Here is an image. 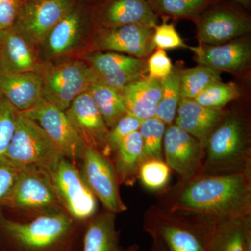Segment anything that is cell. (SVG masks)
Returning a JSON list of instances; mask_svg holds the SVG:
<instances>
[{"instance_id":"15","label":"cell","mask_w":251,"mask_h":251,"mask_svg":"<svg viewBox=\"0 0 251 251\" xmlns=\"http://www.w3.org/2000/svg\"><path fill=\"white\" fill-rule=\"evenodd\" d=\"M163 145L166 164L177 174L181 183L202 174L204 148L193 135L171 125L166 129Z\"/></svg>"},{"instance_id":"3","label":"cell","mask_w":251,"mask_h":251,"mask_svg":"<svg viewBox=\"0 0 251 251\" xmlns=\"http://www.w3.org/2000/svg\"><path fill=\"white\" fill-rule=\"evenodd\" d=\"M202 173H222L251 169L249 127L242 117H222L204 148Z\"/></svg>"},{"instance_id":"17","label":"cell","mask_w":251,"mask_h":251,"mask_svg":"<svg viewBox=\"0 0 251 251\" xmlns=\"http://www.w3.org/2000/svg\"><path fill=\"white\" fill-rule=\"evenodd\" d=\"M94 27H116L128 25H141L153 29L158 17L148 0H100L93 5Z\"/></svg>"},{"instance_id":"20","label":"cell","mask_w":251,"mask_h":251,"mask_svg":"<svg viewBox=\"0 0 251 251\" xmlns=\"http://www.w3.org/2000/svg\"><path fill=\"white\" fill-rule=\"evenodd\" d=\"M138 244L124 247L116 227V214L104 210L85 223L80 251H139Z\"/></svg>"},{"instance_id":"31","label":"cell","mask_w":251,"mask_h":251,"mask_svg":"<svg viewBox=\"0 0 251 251\" xmlns=\"http://www.w3.org/2000/svg\"><path fill=\"white\" fill-rule=\"evenodd\" d=\"M166 125L156 117L142 122L139 128L143 144V161L148 159H162L163 137Z\"/></svg>"},{"instance_id":"43","label":"cell","mask_w":251,"mask_h":251,"mask_svg":"<svg viewBox=\"0 0 251 251\" xmlns=\"http://www.w3.org/2000/svg\"><path fill=\"white\" fill-rule=\"evenodd\" d=\"M99 1H100V0H99Z\"/></svg>"},{"instance_id":"1","label":"cell","mask_w":251,"mask_h":251,"mask_svg":"<svg viewBox=\"0 0 251 251\" xmlns=\"http://www.w3.org/2000/svg\"><path fill=\"white\" fill-rule=\"evenodd\" d=\"M251 170L202 173L181 183L163 207L185 219L206 224L251 215Z\"/></svg>"},{"instance_id":"7","label":"cell","mask_w":251,"mask_h":251,"mask_svg":"<svg viewBox=\"0 0 251 251\" xmlns=\"http://www.w3.org/2000/svg\"><path fill=\"white\" fill-rule=\"evenodd\" d=\"M2 209L21 216L67 212L54 191L50 173L32 166H23Z\"/></svg>"},{"instance_id":"21","label":"cell","mask_w":251,"mask_h":251,"mask_svg":"<svg viewBox=\"0 0 251 251\" xmlns=\"http://www.w3.org/2000/svg\"><path fill=\"white\" fill-rule=\"evenodd\" d=\"M0 95L18 112L27 111L43 98L40 78L34 72L15 73L0 69Z\"/></svg>"},{"instance_id":"30","label":"cell","mask_w":251,"mask_h":251,"mask_svg":"<svg viewBox=\"0 0 251 251\" xmlns=\"http://www.w3.org/2000/svg\"><path fill=\"white\" fill-rule=\"evenodd\" d=\"M214 0H148L157 16L173 18H191L198 15Z\"/></svg>"},{"instance_id":"19","label":"cell","mask_w":251,"mask_h":251,"mask_svg":"<svg viewBox=\"0 0 251 251\" xmlns=\"http://www.w3.org/2000/svg\"><path fill=\"white\" fill-rule=\"evenodd\" d=\"M189 49L198 64L220 72H240L249 67L251 62V43L245 38H239L219 45L200 44Z\"/></svg>"},{"instance_id":"12","label":"cell","mask_w":251,"mask_h":251,"mask_svg":"<svg viewBox=\"0 0 251 251\" xmlns=\"http://www.w3.org/2000/svg\"><path fill=\"white\" fill-rule=\"evenodd\" d=\"M153 29L141 25L94 27L87 52H114L136 58H148L156 49L152 41Z\"/></svg>"},{"instance_id":"2","label":"cell","mask_w":251,"mask_h":251,"mask_svg":"<svg viewBox=\"0 0 251 251\" xmlns=\"http://www.w3.org/2000/svg\"><path fill=\"white\" fill-rule=\"evenodd\" d=\"M86 222L67 212L21 216L0 209V249L6 251H80Z\"/></svg>"},{"instance_id":"13","label":"cell","mask_w":251,"mask_h":251,"mask_svg":"<svg viewBox=\"0 0 251 251\" xmlns=\"http://www.w3.org/2000/svg\"><path fill=\"white\" fill-rule=\"evenodd\" d=\"M77 0H21L13 27L34 47L74 8Z\"/></svg>"},{"instance_id":"29","label":"cell","mask_w":251,"mask_h":251,"mask_svg":"<svg viewBox=\"0 0 251 251\" xmlns=\"http://www.w3.org/2000/svg\"><path fill=\"white\" fill-rule=\"evenodd\" d=\"M181 66H175L168 77L162 80L163 92L157 108L156 117L166 125H171L176 116L181 100L180 75Z\"/></svg>"},{"instance_id":"4","label":"cell","mask_w":251,"mask_h":251,"mask_svg":"<svg viewBox=\"0 0 251 251\" xmlns=\"http://www.w3.org/2000/svg\"><path fill=\"white\" fill-rule=\"evenodd\" d=\"M34 72L41 80L43 99L64 112L98 81L92 67L79 57L40 62Z\"/></svg>"},{"instance_id":"36","label":"cell","mask_w":251,"mask_h":251,"mask_svg":"<svg viewBox=\"0 0 251 251\" xmlns=\"http://www.w3.org/2000/svg\"><path fill=\"white\" fill-rule=\"evenodd\" d=\"M161 24L157 25L153 29L152 41L157 49L171 50L187 48L184 41L175 29L173 23H168V18L162 17Z\"/></svg>"},{"instance_id":"22","label":"cell","mask_w":251,"mask_h":251,"mask_svg":"<svg viewBox=\"0 0 251 251\" xmlns=\"http://www.w3.org/2000/svg\"><path fill=\"white\" fill-rule=\"evenodd\" d=\"M40 62L36 47L14 27L0 31V69L15 73L34 72Z\"/></svg>"},{"instance_id":"38","label":"cell","mask_w":251,"mask_h":251,"mask_svg":"<svg viewBox=\"0 0 251 251\" xmlns=\"http://www.w3.org/2000/svg\"><path fill=\"white\" fill-rule=\"evenodd\" d=\"M148 76L150 78L162 80L171 74L174 66L166 51L157 49L147 60Z\"/></svg>"},{"instance_id":"37","label":"cell","mask_w":251,"mask_h":251,"mask_svg":"<svg viewBox=\"0 0 251 251\" xmlns=\"http://www.w3.org/2000/svg\"><path fill=\"white\" fill-rule=\"evenodd\" d=\"M22 168L4 156H0V209L11 194Z\"/></svg>"},{"instance_id":"28","label":"cell","mask_w":251,"mask_h":251,"mask_svg":"<svg viewBox=\"0 0 251 251\" xmlns=\"http://www.w3.org/2000/svg\"><path fill=\"white\" fill-rule=\"evenodd\" d=\"M221 81V73L198 64L197 67L181 69L180 90L181 98L193 99L209 86Z\"/></svg>"},{"instance_id":"14","label":"cell","mask_w":251,"mask_h":251,"mask_svg":"<svg viewBox=\"0 0 251 251\" xmlns=\"http://www.w3.org/2000/svg\"><path fill=\"white\" fill-rule=\"evenodd\" d=\"M20 112L39 125L63 156L75 163L80 161L87 145L73 128L65 112L43 98L29 110Z\"/></svg>"},{"instance_id":"33","label":"cell","mask_w":251,"mask_h":251,"mask_svg":"<svg viewBox=\"0 0 251 251\" xmlns=\"http://www.w3.org/2000/svg\"><path fill=\"white\" fill-rule=\"evenodd\" d=\"M138 179L148 189L158 191L169 182L171 168L162 159L145 160L140 167Z\"/></svg>"},{"instance_id":"32","label":"cell","mask_w":251,"mask_h":251,"mask_svg":"<svg viewBox=\"0 0 251 251\" xmlns=\"http://www.w3.org/2000/svg\"><path fill=\"white\" fill-rule=\"evenodd\" d=\"M239 95V89L233 82L219 81L209 86L193 100L205 108L221 110Z\"/></svg>"},{"instance_id":"40","label":"cell","mask_w":251,"mask_h":251,"mask_svg":"<svg viewBox=\"0 0 251 251\" xmlns=\"http://www.w3.org/2000/svg\"><path fill=\"white\" fill-rule=\"evenodd\" d=\"M150 251H168V250L159 239H152V244H151Z\"/></svg>"},{"instance_id":"6","label":"cell","mask_w":251,"mask_h":251,"mask_svg":"<svg viewBox=\"0 0 251 251\" xmlns=\"http://www.w3.org/2000/svg\"><path fill=\"white\" fill-rule=\"evenodd\" d=\"M211 224L191 221L153 205L145 213L143 226L151 239H159L168 251H207Z\"/></svg>"},{"instance_id":"34","label":"cell","mask_w":251,"mask_h":251,"mask_svg":"<svg viewBox=\"0 0 251 251\" xmlns=\"http://www.w3.org/2000/svg\"><path fill=\"white\" fill-rule=\"evenodd\" d=\"M142 121L127 113L109 129L106 139V156L112 155L120 144L133 132L139 130Z\"/></svg>"},{"instance_id":"25","label":"cell","mask_w":251,"mask_h":251,"mask_svg":"<svg viewBox=\"0 0 251 251\" xmlns=\"http://www.w3.org/2000/svg\"><path fill=\"white\" fill-rule=\"evenodd\" d=\"M110 158L120 184L133 186L143 162V144L139 130L128 135Z\"/></svg>"},{"instance_id":"23","label":"cell","mask_w":251,"mask_h":251,"mask_svg":"<svg viewBox=\"0 0 251 251\" xmlns=\"http://www.w3.org/2000/svg\"><path fill=\"white\" fill-rule=\"evenodd\" d=\"M224 115L221 110L205 108L193 99L181 98L175 125L193 135L205 148L209 135Z\"/></svg>"},{"instance_id":"10","label":"cell","mask_w":251,"mask_h":251,"mask_svg":"<svg viewBox=\"0 0 251 251\" xmlns=\"http://www.w3.org/2000/svg\"><path fill=\"white\" fill-rule=\"evenodd\" d=\"M80 175L104 210L117 214L127 210L122 201L118 177L110 158L86 146L80 160Z\"/></svg>"},{"instance_id":"16","label":"cell","mask_w":251,"mask_h":251,"mask_svg":"<svg viewBox=\"0 0 251 251\" xmlns=\"http://www.w3.org/2000/svg\"><path fill=\"white\" fill-rule=\"evenodd\" d=\"M81 58L97 75L99 82L120 92L126 86L146 76L145 59L114 52H90Z\"/></svg>"},{"instance_id":"18","label":"cell","mask_w":251,"mask_h":251,"mask_svg":"<svg viewBox=\"0 0 251 251\" xmlns=\"http://www.w3.org/2000/svg\"><path fill=\"white\" fill-rule=\"evenodd\" d=\"M64 112L85 145L106 156L109 128L89 92L86 91L80 94Z\"/></svg>"},{"instance_id":"27","label":"cell","mask_w":251,"mask_h":251,"mask_svg":"<svg viewBox=\"0 0 251 251\" xmlns=\"http://www.w3.org/2000/svg\"><path fill=\"white\" fill-rule=\"evenodd\" d=\"M87 92L97 104L109 129L127 114L123 97L118 90L102 82H94Z\"/></svg>"},{"instance_id":"41","label":"cell","mask_w":251,"mask_h":251,"mask_svg":"<svg viewBox=\"0 0 251 251\" xmlns=\"http://www.w3.org/2000/svg\"><path fill=\"white\" fill-rule=\"evenodd\" d=\"M229 1H233L244 6V7L249 8L250 6L251 0H229Z\"/></svg>"},{"instance_id":"35","label":"cell","mask_w":251,"mask_h":251,"mask_svg":"<svg viewBox=\"0 0 251 251\" xmlns=\"http://www.w3.org/2000/svg\"><path fill=\"white\" fill-rule=\"evenodd\" d=\"M18 112L0 95V156H4L14 135Z\"/></svg>"},{"instance_id":"11","label":"cell","mask_w":251,"mask_h":251,"mask_svg":"<svg viewBox=\"0 0 251 251\" xmlns=\"http://www.w3.org/2000/svg\"><path fill=\"white\" fill-rule=\"evenodd\" d=\"M200 44L219 45L247 35L250 18L226 4L213 1L194 20Z\"/></svg>"},{"instance_id":"5","label":"cell","mask_w":251,"mask_h":251,"mask_svg":"<svg viewBox=\"0 0 251 251\" xmlns=\"http://www.w3.org/2000/svg\"><path fill=\"white\" fill-rule=\"evenodd\" d=\"M93 5L83 0L76 4L44 38L36 48L41 62L65 57H81L87 52L94 28Z\"/></svg>"},{"instance_id":"9","label":"cell","mask_w":251,"mask_h":251,"mask_svg":"<svg viewBox=\"0 0 251 251\" xmlns=\"http://www.w3.org/2000/svg\"><path fill=\"white\" fill-rule=\"evenodd\" d=\"M50 177L61 204L74 219L87 222L98 213V200L82 179L76 163L64 157Z\"/></svg>"},{"instance_id":"8","label":"cell","mask_w":251,"mask_h":251,"mask_svg":"<svg viewBox=\"0 0 251 251\" xmlns=\"http://www.w3.org/2000/svg\"><path fill=\"white\" fill-rule=\"evenodd\" d=\"M4 156L19 166L37 167L50 175L64 157L39 125L20 112Z\"/></svg>"},{"instance_id":"24","label":"cell","mask_w":251,"mask_h":251,"mask_svg":"<svg viewBox=\"0 0 251 251\" xmlns=\"http://www.w3.org/2000/svg\"><path fill=\"white\" fill-rule=\"evenodd\" d=\"M163 92L162 80L145 76L120 91L127 113L140 121L156 117Z\"/></svg>"},{"instance_id":"26","label":"cell","mask_w":251,"mask_h":251,"mask_svg":"<svg viewBox=\"0 0 251 251\" xmlns=\"http://www.w3.org/2000/svg\"><path fill=\"white\" fill-rule=\"evenodd\" d=\"M247 216L223 220L211 224L208 236L207 251H245Z\"/></svg>"},{"instance_id":"39","label":"cell","mask_w":251,"mask_h":251,"mask_svg":"<svg viewBox=\"0 0 251 251\" xmlns=\"http://www.w3.org/2000/svg\"><path fill=\"white\" fill-rule=\"evenodd\" d=\"M21 0H0V31L14 26Z\"/></svg>"},{"instance_id":"42","label":"cell","mask_w":251,"mask_h":251,"mask_svg":"<svg viewBox=\"0 0 251 251\" xmlns=\"http://www.w3.org/2000/svg\"><path fill=\"white\" fill-rule=\"evenodd\" d=\"M0 251H4V250H3V249H0Z\"/></svg>"}]
</instances>
